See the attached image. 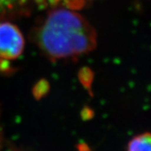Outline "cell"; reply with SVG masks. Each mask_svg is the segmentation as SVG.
<instances>
[{"mask_svg":"<svg viewBox=\"0 0 151 151\" xmlns=\"http://www.w3.org/2000/svg\"><path fill=\"white\" fill-rule=\"evenodd\" d=\"M151 137L149 133L133 137L129 142L127 151H151Z\"/></svg>","mask_w":151,"mask_h":151,"instance_id":"cell-4","label":"cell"},{"mask_svg":"<svg viewBox=\"0 0 151 151\" xmlns=\"http://www.w3.org/2000/svg\"><path fill=\"white\" fill-rule=\"evenodd\" d=\"M43 1L46 7H47L48 6L56 7L59 5H62L66 8L73 10L79 9L83 7L88 0H43Z\"/></svg>","mask_w":151,"mask_h":151,"instance_id":"cell-5","label":"cell"},{"mask_svg":"<svg viewBox=\"0 0 151 151\" xmlns=\"http://www.w3.org/2000/svg\"><path fill=\"white\" fill-rule=\"evenodd\" d=\"M24 46V37L18 27L9 21H0V60H16Z\"/></svg>","mask_w":151,"mask_h":151,"instance_id":"cell-2","label":"cell"},{"mask_svg":"<svg viewBox=\"0 0 151 151\" xmlns=\"http://www.w3.org/2000/svg\"><path fill=\"white\" fill-rule=\"evenodd\" d=\"M34 42L50 60L87 53L96 46V33L83 16L68 8H56L34 28Z\"/></svg>","mask_w":151,"mask_h":151,"instance_id":"cell-1","label":"cell"},{"mask_svg":"<svg viewBox=\"0 0 151 151\" xmlns=\"http://www.w3.org/2000/svg\"><path fill=\"white\" fill-rule=\"evenodd\" d=\"M1 141H2V133H1V127H0V145H1Z\"/></svg>","mask_w":151,"mask_h":151,"instance_id":"cell-6","label":"cell"},{"mask_svg":"<svg viewBox=\"0 0 151 151\" xmlns=\"http://www.w3.org/2000/svg\"><path fill=\"white\" fill-rule=\"evenodd\" d=\"M36 7H46L43 0H0V21L29 16Z\"/></svg>","mask_w":151,"mask_h":151,"instance_id":"cell-3","label":"cell"}]
</instances>
